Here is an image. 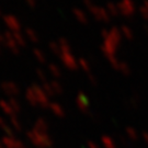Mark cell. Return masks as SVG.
Masks as SVG:
<instances>
[{
	"label": "cell",
	"mask_w": 148,
	"mask_h": 148,
	"mask_svg": "<svg viewBox=\"0 0 148 148\" xmlns=\"http://www.w3.org/2000/svg\"><path fill=\"white\" fill-rule=\"evenodd\" d=\"M121 31L117 27H112L109 33V36L106 37V40L103 41L102 44V52L106 54L108 57H112L115 56V53L119 47V44L121 42Z\"/></svg>",
	"instance_id": "1"
},
{
	"label": "cell",
	"mask_w": 148,
	"mask_h": 148,
	"mask_svg": "<svg viewBox=\"0 0 148 148\" xmlns=\"http://www.w3.org/2000/svg\"><path fill=\"white\" fill-rule=\"evenodd\" d=\"M117 8H119L120 13L126 16H133L136 11V5L133 0H121L117 3Z\"/></svg>",
	"instance_id": "2"
},
{
	"label": "cell",
	"mask_w": 148,
	"mask_h": 148,
	"mask_svg": "<svg viewBox=\"0 0 148 148\" xmlns=\"http://www.w3.org/2000/svg\"><path fill=\"white\" fill-rule=\"evenodd\" d=\"M3 22L7 25V27L9 29V31L12 33H16V32H20L22 30V24L21 22L19 21V19L16 16H12V14H5L3 16Z\"/></svg>",
	"instance_id": "3"
},
{
	"label": "cell",
	"mask_w": 148,
	"mask_h": 148,
	"mask_svg": "<svg viewBox=\"0 0 148 148\" xmlns=\"http://www.w3.org/2000/svg\"><path fill=\"white\" fill-rule=\"evenodd\" d=\"M3 37H5V41L3 43L5 44V46L10 49L11 52L13 54H18L20 53V47H19V45L16 44V40H14V37H13V33L10 31H5V34H3Z\"/></svg>",
	"instance_id": "4"
},
{
	"label": "cell",
	"mask_w": 148,
	"mask_h": 148,
	"mask_svg": "<svg viewBox=\"0 0 148 148\" xmlns=\"http://www.w3.org/2000/svg\"><path fill=\"white\" fill-rule=\"evenodd\" d=\"M59 57L67 68L73 69V70L78 68V60L75 58V56L71 54V52H62Z\"/></svg>",
	"instance_id": "5"
},
{
	"label": "cell",
	"mask_w": 148,
	"mask_h": 148,
	"mask_svg": "<svg viewBox=\"0 0 148 148\" xmlns=\"http://www.w3.org/2000/svg\"><path fill=\"white\" fill-rule=\"evenodd\" d=\"M89 11L93 14V16L97 20H100V21L104 22H109L111 20V16L109 14V12L104 8H101V7H98V5H93L92 8H90Z\"/></svg>",
	"instance_id": "6"
},
{
	"label": "cell",
	"mask_w": 148,
	"mask_h": 148,
	"mask_svg": "<svg viewBox=\"0 0 148 148\" xmlns=\"http://www.w3.org/2000/svg\"><path fill=\"white\" fill-rule=\"evenodd\" d=\"M33 91L35 93V97H36V100L40 102V103H46L47 102V98H46V95L45 92L42 90V88H40L38 86L34 85L33 86Z\"/></svg>",
	"instance_id": "7"
},
{
	"label": "cell",
	"mask_w": 148,
	"mask_h": 148,
	"mask_svg": "<svg viewBox=\"0 0 148 148\" xmlns=\"http://www.w3.org/2000/svg\"><path fill=\"white\" fill-rule=\"evenodd\" d=\"M73 13H74L75 18L81 23H87L88 22V16L85 13V11L79 9V8H74L73 9Z\"/></svg>",
	"instance_id": "8"
},
{
	"label": "cell",
	"mask_w": 148,
	"mask_h": 148,
	"mask_svg": "<svg viewBox=\"0 0 148 148\" xmlns=\"http://www.w3.org/2000/svg\"><path fill=\"white\" fill-rule=\"evenodd\" d=\"M2 89L5 90V92H8V93H10V95H16L19 92V88H18V86L16 84H13V82H3L2 85Z\"/></svg>",
	"instance_id": "9"
},
{
	"label": "cell",
	"mask_w": 148,
	"mask_h": 148,
	"mask_svg": "<svg viewBox=\"0 0 148 148\" xmlns=\"http://www.w3.org/2000/svg\"><path fill=\"white\" fill-rule=\"evenodd\" d=\"M25 36L31 41L32 43H38L40 42V36H38V34H37L35 30H33L32 27H27L25 30Z\"/></svg>",
	"instance_id": "10"
},
{
	"label": "cell",
	"mask_w": 148,
	"mask_h": 148,
	"mask_svg": "<svg viewBox=\"0 0 148 148\" xmlns=\"http://www.w3.org/2000/svg\"><path fill=\"white\" fill-rule=\"evenodd\" d=\"M33 54H34V57L40 62L41 64H45L46 63V55L44 54L42 49L40 48H33Z\"/></svg>",
	"instance_id": "11"
},
{
	"label": "cell",
	"mask_w": 148,
	"mask_h": 148,
	"mask_svg": "<svg viewBox=\"0 0 148 148\" xmlns=\"http://www.w3.org/2000/svg\"><path fill=\"white\" fill-rule=\"evenodd\" d=\"M13 37L16 40V44L19 45V47H24L27 45V41H25V37L22 35L21 32H16L13 33Z\"/></svg>",
	"instance_id": "12"
},
{
	"label": "cell",
	"mask_w": 148,
	"mask_h": 148,
	"mask_svg": "<svg viewBox=\"0 0 148 148\" xmlns=\"http://www.w3.org/2000/svg\"><path fill=\"white\" fill-rule=\"evenodd\" d=\"M106 11H108L109 14L112 16H119V13H120L119 8H117V5L113 3V2H108V5H106Z\"/></svg>",
	"instance_id": "13"
},
{
	"label": "cell",
	"mask_w": 148,
	"mask_h": 148,
	"mask_svg": "<svg viewBox=\"0 0 148 148\" xmlns=\"http://www.w3.org/2000/svg\"><path fill=\"white\" fill-rule=\"evenodd\" d=\"M58 45L62 52H71V47H70V44L68 43V41L64 37H60L58 40Z\"/></svg>",
	"instance_id": "14"
},
{
	"label": "cell",
	"mask_w": 148,
	"mask_h": 148,
	"mask_svg": "<svg viewBox=\"0 0 148 148\" xmlns=\"http://www.w3.org/2000/svg\"><path fill=\"white\" fill-rule=\"evenodd\" d=\"M139 13L144 19L148 20V0H144L143 3L139 7Z\"/></svg>",
	"instance_id": "15"
},
{
	"label": "cell",
	"mask_w": 148,
	"mask_h": 148,
	"mask_svg": "<svg viewBox=\"0 0 148 148\" xmlns=\"http://www.w3.org/2000/svg\"><path fill=\"white\" fill-rule=\"evenodd\" d=\"M48 46H49V49H51L55 55L60 56V54H62V49H60V47H59L58 42H54V41H52V42L48 43Z\"/></svg>",
	"instance_id": "16"
},
{
	"label": "cell",
	"mask_w": 148,
	"mask_h": 148,
	"mask_svg": "<svg viewBox=\"0 0 148 148\" xmlns=\"http://www.w3.org/2000/svg\"><path fill=\"white\" fill-rule=\"evenodd\" d=\"M121 33L126 37L127 40H132L133 36H134L133 31L128 27H126V25H123V27H121Z\"/></svg>",
	"instance_id": "17"
},
{
	"label": "cell",
	"mask_w": 148,
	"mask_h": 148,
	"mask_svg": "<svg viewBox=\"0 0 148 148\" xmlns=\"http://www.w3.org/2000/svg\"><path fill=\"white\" fill-rule=\"evenodd\" d=\"M48 70L55 76V77H59L60 76V69L57 67V65L55 64H48Z\"/></svg>",
	"instance_id": "18"
},
{
	"label": "cell",
	"mask_w": 148,
	"mask_h": 148,
	"mask_svg": "<svg viewBox=\"0 0 148 148\" xmlns=\"http://www.w3.org/2000/svg\"><path fill=\"white\" fill-rule=\"evenodd\" d=\"M78 65H79L80 67L84 69V70H86V71H89L90 70V65L86 59H84V58L78 59Z\"/></svg>",
	"instance_id": "19"
},
{
	"label": "cell",
	"mask_w": 148,
	"mask_h": 148,
	"mask_svg": "<svg viewBox=\"0 0 148 148\" xmlns=\"http://www.w3.org/2000/svg\"><path fill=\"white\" fill-rule=\"evenodd\" d=\"M119 69L121 70L122 73H124V74H128L130 73V67H128V65H127L126 63H120V67H119Z\"/></svg>",
	"instance_id": "20"
},
{
	"label": "cell",
	"mask_w": 148,
	"mask_h": 148,
	"mask_svg": "<svg viewBox=\"0 0 148 148\" xmlns=\"http://www.w3.org/2000/svg\"><path fill=\"white\" fill-rule=\"evenodd\" d=\"M109 60H110V63H111V65L113 66V67H115V68L119 69V67H120V62L117 60L115 56H112V57H109Z\"/></svg>",
	"instance_id": "21"
},
{
	"label": "cell",
	"mask_w": 148,
	"mask_h": 148,
	"mask_svg": "<svg viewBox=\"0 0 148 148\" xmlns=\"http://www.w3.org/2000/svg\"><path fill=\"white\" fill-rule=\"evenodd\" d=\"M51 86H52V88H53L54 91H57V92H60V91H62V87H60V85H59L58 82L53 81V82L51 84Z\"/></svg>",
	"instance_id": "22"
},
{
	"label": "cell",
	"mask_w": 148,
	"mask_h": 148,
	"mask_svg": "<svg viewBox=\"0 0 148 148\" xmlns=\"http://www.w3.org/2000/svg\"><path fill=\"white\" fill-rule=\"evenodd\" d=\"M84 5H85V7L89 10L90 8H92L93 5H95V3H93V1L92 0H84Z\"/></svg>",
	"instance_id": "23"
},
{
	"label": "cell",
	"mask_w": 148,
	"mask_h": 148,
	"mask_svg": "<svg viewBox=\"0 0 148 148\" xmlns=\"http://www.w3.org/2000/svg\"><path fill=\"white\" fill-rule=\"evenodd\" d=\"M36 73H37V75H38V77H40L43 81H45V79H46V76H45V74H44V73H43V70H41V69H37Z\"/></svg>",
	"instance_id": "24"
},
{
	"label": "cell",
	"mask_w": 148,
	"mask_h": 148,
	"mask_svg": "<svg viewBox=\"0 0 148 148\" xmlns=\"http://www.w3.org/2000/svg\"><path fill=\"white\" fill-rule=\"evenodd\" d=\"M109 33H110V31H108V30H102V32H101V36L106 40V37L109 36Z\"/></svg>",
	"instance_id": "25"
},
{
	"label": "cell",
	"mask_w": 148,
	"mask_h": 148,
	"mask_svg": "<svg viewBox=\"0 0 148 148\" xmlns=\"http://www.w3.org/2000/svg\"><path fill=\"white\" fill-rule=\"evenodd\" d=\"M27 2L29 3L30 7H32V8H34L35 5H36V1H35V0H27Z\"/></svg>",
	"instance_id": "26"
},
{
	"label": "cell",
	"mask_w": 148,
	"mask_h": 148,
	"mask_svg": "<svg viewBox=\"0 0 148 148\" xmlns=\"http://www.w3.org/2000/svg\"><path fill=\"white\" fill-rule=\"evenodd\" d=\"M3 41H5V37H3V35L0 33V43H2Z\"/></svg>",
	"instance_id": "27"
},
{
	"label": "cell",
	"mask_w": 148,
	"mask_h": 148,
	"mask_svg": "<svg viewBox=\"0 0 148 148\" xmlns=\"http://www.w3.org/2000/svg\"><path fill=\"white\" fill-rule=\"evenodd\" d=\"M0 52H1V51H0Z\"/></svg>",
	"instance_id": "28"
}]
</instances>
